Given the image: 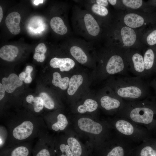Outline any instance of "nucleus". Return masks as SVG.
Returning a JSON list of instances; mask_svg holds the SVG:
<instances>
[{"instance_id":"6","label":"nucleus","mask_w":156,"mask_h":156,"mask_svg":"<svg viewBox=\"0 0 156 156\" xmlns=\"http://www.w3.org/2000/svg\"><path fill=\"white\" fill-rule=\"evenodd\" d=\"M120 83L116 90L117 95L127 101H133L142 100L143 88L137 83Z\"/></svg>"},{"instance_id":"23","label":"nucleus","mask_w":156,"mask_h":156,"mask_svg":"<svg viewBox=\"0 0 156 156\" xmlns=\"http://www.w3.org/2000/svg\"><path fill=\"white\" fill-rule=\"evenodd\" d=\"M53 77L52 82L54 86L56 87H58L63 90L67 89L69 85L70 80L68 77H65L62 78L60 74L57 72L53 73Z\"/></svg>"},{"instance_id":"19","label":"nucleus","mask_w":156,"mask_h":156,"mask_svg":"<svg viewBox=\"0 0 156 156\" xmlns=\"http://www.w3.org/2000/svg\"><path fill=\"white\" fill-rule=\"evenodd\" d=\"M120 33L124 45L130 47L134 44L136 40V34L134 30L128 27H124L121 30Z\"/></svg>"},{"instance_id":"20","label":"nucleus","mask_w":156,"mask_h":156,"mask_svg":"<svg viewBox=\"0 0 156 156\" xmlns=\"http://www.w3.org/2000/svg\"><path fill=\"white\" fill-rule=\"evenodd\" d=\"M132 60L133 63L132 72L138 75H143L146 70L143 56L138 53H135L133 55Z\"/></svg>"},{"instance_id":"38","label":"nucleus","mask_w":156,"mask_h":156,"mask_svg":"<svg viewBox=\"0 0 156 156\" xmlns=\"http://www.w3.org/2000/svg\"><path fill=\"white\" fill-rule=\"evenodd\" d=\"M33 70V68L32 66H27L26 67L25 71L27 74V76H31V73Z\"/></svg>"},{"instance_id":"12","label":"nucleus","mask_w":156,"mask_h":156,"mask_svg":"<svg viewBox=\"0 0 156 156\" xmlns=\"http://www.w3.org/2000/svg\"><path fill=\"white\" fill-rule=\"evenodd\" d=\"M77 123L81 130L88 133L98 135L101 133L103 130V127L101 124L89 118H81L78 120Z\"/></svg>"},{"instance_id":"8","label":"nucleus","mask_w":156,"mask_h":156,"mask_svg":"<svg viewBox=\"0 0 156 156\" xmlns=\"http://www.w3.org/2000/svg\"><path fill=\"white\" fill-rule=\"evenodd\" d=\"M32 141L17 144L0 149V156H31Z\"/></svg>"},{"instance_id":"21","label":"nucleus","mask_w":156,"mask_h":156,"mask_svg":"<svg viewBox=\"0 0 156 156\" xmlns=\"http://www.w3.org/2000/svg\"><path fill=\"white\" fill-rule=\"evenodd\" d=\"M124 21L125 24L129 27L135 28L142 26L144 20L141 16L135 13H129L124 17Z\"/></svg>"},{"instance_id":"34","label":"nucleus","mask_w":156,"mask_h":156,"mask_svg":"<svg viewBox=\"0 0 156 156\" xmlns=\"http://www.w3.org/2000/svg\"><path fill=\"white\" fill-rule=\"evenodd\" d=\"M47 50V47L45 44L43 43L38 44L35 49V53L41 55L44 54Z\"/></svg>"},{"instance_id":"2","label":"nucleus","mask_w":156,"mask_h":156,"mask_svg":"<svg viewBox=\"0 0 156 156\" xmlns=\"http://www.w3.org/2000/svg\"><path fill=\"white\" fill-rule=\"evenodd\" d=\"M143 99L133 101H124L117 113L118 117L127 118L146 129L149 131L156 128V118L154 110Z\"/></svg>"},{"instance_id":"10","label":"nucleus","mask_w":156,"mask_h":156,"mask_svg":"<svg viewBox=\"0 0 156 156\" xmlns=\"http://www.w3.org/2000/svg\"><path fill=\"white\" fill-rule=\"evenodd\" d=\"M105 66L106 72L109 75L121 74L125 71L123 59L118 55H113L110 56Z\"/></svg>"},{"instance_id":"29","label":"nucleus","mask_w":156,"mask_h":156,"mask_svg":"<svg viewBox=\"0 0 156 156\" xmlns=\"http://www.w3.org/2000/svg\"><path fill=\"white\" fill-rule=\"evenodd\" d=\"M42 99L44 107L49 109H53L55 105V103L53 99L47 94L45 92L41 93L39 95Z\"/></svg>"},{"instance_id":"3","label":"nucleus","mask_w":156,"mask_h":156,"mask_svg":"<svg viewBox=\"0 0 156 156\" xmlns=\"http://www.w3.org/2000/svg\"><path fill=\"white\" fill-rule=\"evenodd\" d=\"M71 20L75 33L94 44L100 36L101 29L100 23L94 16L85 9L75 5L72 8Z\"/></svg>"},{"instance_id":"13","label":"nucleus","mask_w":156,"mask_h":156,"mask_svg":"<svg viewBox=\"0 0 156 156\" xmlns=\"http://www.w3.org/2000/svg\"><path fill=\"white\" fill-rule=\"evenodd\" d=\"M50 23L51 29L57 34L60 36L70 35L72 36L68 24L61 17L55 16L52 17Z\"/></svg>"},{"instance_id":"35","label":"nucleus","mask_w":156,"mask_h":156,"mask_svg":"<svg viewBox=\"0 0 156 156\" xmlns=\"http://www.w3.org/2000/svg\"><path fill=\"white\" fill-rule=\"evenodd\" d=\"M89 1L92 3H95L99 5L106 7L108 6V2L107 0H90Z\"/></svg>"},{"instance_id":"11","label":"nucleus","mask_w":156,"mask_h":156,"mask_svg":"<svg viewBox=\"0 0 156 156\" xmlns=\"http://www.w3.org/2000/svg\"><path fill=\"white\" fill-rule=\"evenodd\" d=\"M37 138V140L33 148L32 156H51L46 131L42 132Z\"/></svg>"},{"instance_id":"5","label":"nucleus","mask_w":156,"mask_h":156,"mask_svg":"<svg viewBox=\"0 0 156 156\" xmlns=\"http://www.w3.org/2000/svg\"><path fill=\"white\" fill-rule=\"evenodd\" d=\"M66 45L70 56L79 63L85 64L90 60L88 52L94 50V44L71 36L68 40Z\"/></svg>"},{"instance_id":"24","label":"nucleus","mask_w":156,"mask_h":156,"mask_svg":"<svg viewBox=\"0 0 156 156\" xmlns=\"http://www.w3.org/2000/svg\"><path fill=\"white\" fill-rule=\"evenodd\" d=\"M98 107V104L95 101L89 99H86L83 105H79L77 109L79 113L83 114L86 112H93L97 109Z\"/></svg>"},{"instance_id":"16","label":"nucleus","mask_w":156,"mask_h":156,"mask_svg":"<svg viewBox=\"0 0 156 156\" xmlns=\"http://www.w3.org/2000/svg\"><path fill=\"white\" fill-rule=\"evenodd\" d=\"M21 17L19 14L14 12L9 13L5 20V23L8 29L12 34L17 35L21 31L20 23Z\"/></svg>"},{"instance_id":"32","label":"nucleus","mask_w":156,"mask_h":156,"mask_svg":"<svg viewBox=\"0 0 156 156\" xmlns=\"http://www.w3.org/2000/svg\"><path fill=\"white\" fill-rule=\"evenodd\" d=\"M59 149L62 153L59 156H74L68 145L62 144L60 145Z\"/></svg>"},{"instance_id":"7","label":"nucleus","mask_w":156,"mask_h":156,"mask_svg":"<svg viewBox=\"0 0 156 156\" xmlns=\"http://www.w3.org/2000/svg\"><path fill=\"white\" fill-rule=\"evenodd\" d=\"M112 141V147L106 156H130L135 146L130 140L117 134Z\"/></svg>"},{"instance_id":"18","label":"nucleus","mask_w":156,"mask_h":156,"mask_svg":"<svg viewBox=\"0 0 156 156\" xmlns=\"http://www.w3.org/2000/svg\"><path fill=\"white\" fill-rule=\"evenodd\" d=\"M18 49L16 47L11 45L4 46L0 49V57L3 60L11 61L17 56Z\"/></svg>"},{"instance_id":"1","label":"nucleus","mask_w":156,"mask_h":156,"mask_svg":"<svg viewBox=\"0 0 156 156\" xmlns=\"http://www.w3.org/2000/svg\"><path fill=\"white\" fill-rule=\"evenodd\" d=\"M2 120L7 130L8 137L6 144L2 148L32 141L46 130L47 128L42 118L34 117Z\"/></svg>"},{"instance_id":"42","label":"nucleus","mask_w":156,"mask_h":156,"mask_svg":"<svg viewBox=\"0 0 156 156\" xmlns=\"http://www.w3.org/2000/svg\"><path fill=\"white\" fill-rule=\"evenodd\" d=\"M3 16L2 9L1 6H0V23L2 19Z\"/></svg>"},{"instance_id":"36","label":"nucleus","mask_w":156,"mask_h":156,"mask_svg":"<svg viewBox=\"0 0 156 156\" xmlns=\"http://www.w3.org/2000/svg\"><path fill=\"white\" fill-rule=\"evenodd\" d=\"M33 58L37 62H42L44 60L45 56L44 54L41 55L38 53H35L34 55Z\"/></svg>"},{"instance_id":"26","label":"nucleus","mask_w":156,"mask_h":156,"mask_svg":"<svg viewBox=\"0 0 156 156\" xmlns=\"http://www.w3.org/2000/svg\"><path fill=\"white\" fill-rule=\"evenodd\" d=\"M57 122L51 125V129L55 131L64 130L68 124L66 116L64 114H60L57 116Z\"/></svg>"},{"instance_id":"30","label":"nucleus","mask_w":156,"mask_h":156,"mask_svg":"<svg viewBox=\"0 0 156 156\" xmlns=\"http://www.w3.org/2000/svg\"><path fill=\"white\" fill-rule=\"evenodd\" d=\"M122 2L126 6L134 9L139 8L142 4V0H123Z\"/></svg>"},{"instance_id":"41","label":"nucleus","mask_w":156,"mask_h":156,"mask_svg":"<svg viewBox=\"0 0 156 156\" xmlns=\"http://www.w3.org/2000/svg\"><path fill=\"white\" fill-rule=\"evenodd\" d=\"M44 0H35L34 1V3L35 5H38L40 3H43Z\"/></svg>"},{"instance_id":"17","label":"nucleus","mask_w":156,"mask_h":156,"mask_svg":"<svg viewBox=\"0 0 156 156\" xmlns=\"http://www.w3.org/2000/svg\"><path fill=\"white\" fill-rule=\"evenodd\" d=\"M2 83L5 91L11 93L17 88L22 85L23 81L16 74L12 73L8 77L3 78L2 79Z\"/></svg>"},{"instance_id":"9","label":"nucleus","mask_w":156,"mask_h":156,"mask_svg":"<svg viewBox=\"0 0 156 156\" xmlns=\"http://www.w3.org/2000/svg\"><path fill=\"white\" fill-rule=\"evenodd\" d=\"M130 156H156V139L145 140L134 147Z\"/></svg>"},{"instance_id":"25","label":"nucleus","mask_w":156,"mask_h":156,"mask_svg":"<svg viewBox=\"0 0 156 156\" xmlns=\"http://www.w3.org/2000/svg\"><path fill=\"white\" fill-rule=\"evenodd\" d=\"M26 100L27 103L32 105L34 110L36 113L40 112L44 107L43 100L40 96L34 97L33 95H29L26 97Z\"/></svg>"},{"instance_id":"14","label":"nucleus","mask_w":156,"mask_h":156,"mask_svg":"<svg viewBox=\"0 0 156 156\" xmlns=\"http://www.w3.org/2000/svg\"><path fill=\"white\" fill-rule=\"evenodd\" d=\"M100 102L102 107L106 110H114L117 113L122 107L124 101L119 96L114 98L106 95L101 97Z\"/></svg>"},{"instance_id":"31","label":"nucleus","mask_w":156,"mask_h":156,"mask_svg":"<svg viewBox=\"0 0 156 156\" xmlns=\"http://www.w3.org/2000/svg\"><path fill=\"white\" fill-rule=\"evenodd\" d=\"M8 137V133L5 126H0V149L5 146Z\"/></svg>"},{"instance_id":"43","label":"nucleus","mask_w":156,"mask_h":156,"mask_svg":"<svg viewBox=\"0 0 156 156\" xmlns=\"http://www.w3.org/2000/svg\"><path fill=\"white\" fill-rule=\"evenodd\" d=\"M108 1L110 4L112 5H115L117 2L116 0H108Z\"/></svg>"},{"instance_id":"27","label":"nucleus","mask_w":156,"mask_h":156,"mask_svg":"<svg viewBox=\"0 0 156 156\" xmlns=\"http://www.w3.org/2000/svg\"><path fill=\"white\" fill-rule=\"evenodd\" d=\"M68 145L74 156H80L82 153L81 146L78 140L73 137H70L67 140Z\"/></svg>"},{"instance_id":"37","label":"nucleus","mask_w":156,"mask_h":156,"mask_svg":"<svg viewBox=\"0 0 156 156\" xmlns=\"http://www.w3.org/2000/svg\"><path fill=\"white\" fill-rule=\"evenodd\" d=\"M5 89L2 84L0 83V100L3 98L5 94Z\"/></svg>"},{"instance_id":"15","label":"nucleus","mask_w":156,"mask_h":156,"mask_svg":"<svg viewBox=\"0 0 156 156\" xmlns=\"http://www.w3.org/2000/svg\"><path fill=\"white\" fill-rule=\"evenodd\" d=\"M49 64L52 68H59L61 72L68 71L73 68L75 65L74 60L68 57L58 58L55 57L51 59Z\"/></svg>"},{"instance_id":"33","label":"nucleus","mask_w":156,"mask_h":156,"mask_svg":"<svg viewBox=\"0 0 156 156\" xmlns=\"http://www.w3.org/2000/svg\"><path fill=\"white\" fill-rule=\"evenodd\" d=\"M148 43L153 45L156 44V30H154L150 34L146 39Z\"/></svg>"},{"instance_id":"39","label":"nucleus","mask_w":156,"mask_h":156,"mask_svg":"<svg viewBox=\"0 0 156 156\" xmlns=\"http://www.w3.org/2000/svg\"><path fill=\"white\" fill-rule=\"evenodd\" d=\"M27 75L25 71L19 74V77L22 81L25 80L27 77Z\"/></svg>"},{"instance_id":"4","label":"nucleus","mask_w":156,"mask_h":156,"mask_svg":"<svg viewBox=\"0 0 156 156\" xmlns=\"http://www.w3.org/2000/svg\"><path fill=\"white\" fill-rule=\"evenodd\" d=\"M114 125L117 134L134 143L139 144L150 138V132L146 129L127 118L118 117Z\"/></svg>"},{"instance_id":"40","label":"nucleus","mask_w":156,"mask_h":156,"mask_svg":"<svg viewBox=\"0 0 156 156\" xmlns=\"http://www.w3.org/2000/svg\"><path fill=\"white\" fill-rule=\"evenodd\" d=\"M32 80V79L31 76H27L24 81L25 83H29L31 82Z\"/></svg>"},{"instance_id":"28","label":"nucleus","mask_w":156,"mask_h":156,"mask_svg":"<svg viewBox=\"0 0 156 156\" xmlns=\"http://www.w3.org/2000/svg\"><path fill=\"white\" fill-rule=\"evenodd\" d=\"M154 58L155 55L152 50L149 49L145 52L143 60L146 71L152 68L154 64Z\"/></svg>"},{"instance_id":"22","label":"nucleus","mask_w":156,"mask_h":156,"mask_svg":"<svg viewBox=\"0 0 156 156\" xmlns=\"http://www.w3.org/2000/svg\"><path fill=\"white\" fill-rule=\"evenodd\" d=\"M83 82V77L80 75L73 76L70 79L67 93L70 96L74 95Z\"/></svg>"}]
</instances>
